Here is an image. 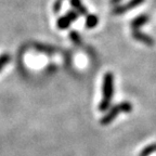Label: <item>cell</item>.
<instances>
[{"mask_svg": "<svg viewBox=\"0 0 156 156\" xmlns=\"http://www.w3.org/2000/svg\"><path fill=\"white\" fill-rule=\"evenodd\" d=\"M122 0H110V2H111V5H118V3L120 2Z\"/></svg>", "mask_w": 156, "mask_h": 156, "instance_id": "13", "label": "cell"}, {"mask_svg": "<svg viewBox=\"0 0 156 156\" xmlns=\"http://www.w3.org/2000/svg\"><path fill=\"white\" fill-rule=\"evenodd\" d=\"M144 1H145V0H129V1H128L127 3H125V5L115 7L114 9H113V14H115V15L124 14V13L128 12V11H130V10L141 5Z\"/></svg>", "mask_w": 156, "mask_h": 156, "instance_id": "4", "label": "cell"}, {"mask_svg": "<svg viewBox=\"0 0 156 156\" xmlns=\"http://www.w3.org/2000/svg\"><path fill=\"white\" fill-rule=\"evenodd\" d=\"M10 60H11V56L9 54H2L0 55V72L2 71V68L7 65L8 63H10Z\"/></svg>", "mask_w": 156, "mask_h": 156, "instance_id": "10", "label": "cell"}, {"mask_svg": "<svg viewBox=\"0 0 156 156\" xmlns=\"http://www.w3.org/2000/svg\"><path fill=\"white\" fill-rule=\"evenodd\" d=\"M153 153H156V143L145 146V147L140 152V156H150Z\"/></svg>", "mask_w": 156, "mask_h": 156, "instance_id": "9", "label": "cell"}, {"mask_svg": "<svg viewBox=\"0 0 156 156\" xmlns=\"http://www.w3.org/2000/svg\"><path fill=\"white\" fill-rule=\"evenodd\" d=\"M131 36L133 39L138 40V41L142 42L144 44L145 46H149V47H152L154 44V40L151 36L149 35L144 34V33L140 32L139 29H132V33H131Z\"/></svg>", "mask_w": 156, "mask_h": 156, "instance_id": "5", "label": "cell"}, {"mask_svg": "<svg viewBox=\"0 0 156 156\" xmlns=\"http://www.w3.org/2000/svg\"><path fill=\"white\" fill-rule=\"evenodd\" d=\"M62 2H63V0H56V2L54 3L53 9H54V12L55 13H58V11H60V8H61V5H62Z\"/></svg>", "mask_w": 156, "mask_h": 156, "instance_id": "12", "label": "cell"}, {"mask_svg": "<svg viewBox=\"0 0 156 156\" xmlns=\"http://www.w3.org/2000/svg\"><path fill=\"white\" fill-rule=\"evenodd\" d=\"M98 23H99V17H98L95 14H87L86 15L85 25H86L87 28H89V29L94 28V27L98 25Z\"/></svg>", "mask_w": 156, "mask_h": 156, "instance_id": "8", "label": "cell"}, {"mask_svg": "<svg viewBox=\"0 0 156 156\" xmlns=\"http://www.w3.org/2000/svg\"><path fill=\"white\" fill-rule=\"evenodd\" d=\"M132 104L128 101H122V102H119L118 104L114 105L113 107H111L110 111L104 115V116L101 118L100 122L103 126H107L110 125L113 120L116 118L120 113H130L132 111Z\"/></svg>", "mask_w": 156, "mask_h": 156, "instance_id": "2", "label": "cell"}, {"mask_svg": "<svg viewBox=\"0 0 156 156\" xmlns=\"http://www.w3.org/2000/svg\"><path fill=\"white\" fill-rule=\"evenodd\" d=\"M69 38H71V40L75 44H81L80 36H79V34H78L77 32H75V30H73V32L69 33Z\"/></svg>", "mask_w": 156, "mask_h": 156, "instance_id": "11", "label": "cell"}, {"mask_svg": "<svg viewBox=\"0 0 156 156\" xmlns=\"http://www.w3.org/2000/svg\"><path fill=\"white\" fill-rule=\"evenodd\" d=\"M71 5L75 9V12H77L78 14L80 15H87L88 14V10L85 5H83L81 0H69Z\"/></svg>", "mask_w": 156, "mask_h": 156, "instance_id": "7", "label": "cell"}, {"mask_svg": "<svg viewBox=\"0 0 156 156\" xmlns=\"http://www.w3.org/2000/svg\"><path fill=\"white\" fill-rule=\"evenodd\" d=\"M147 22H149V16L145 14H141L132 20L131 23H130V26H131L132 29H139L140 27L143 26Z\"/></svg>", "mask_w": 156, "mask_h": 156, "instance_id": "6", "label": "cell"}, {"mask_svg": "<svg viewBox=\"0 0 156 156\" xmlns=\"http://www.w3.org/2000/svg\"><path fill=\"white\" fill-rule=\"evenodd\" d=\"M114 75L111 72H107L103 76L102 83V99L99 104L100 112H106L111 106V102L114 97Z\"/></svg>", "mask_w": 156, "mask_h": 156, "instance_id": "1", "label": "cell"}, {"mask_svg": "<svg viewBox=\"0 0 156 156\" xmlns=\"http://www.w3.org/2000/svg\"><path fill=\"white\" fill-rule=\"evenodd\" d=\"M78 17V13L75 11H69L65 15L58 17V20L56 21V26L58 29H67L71 26L72 23L75 22Z\"/></svg>", "mask_w": 156, "mask_h": 156, "instance_id": "3", "label": "cell"}]
</instances>
